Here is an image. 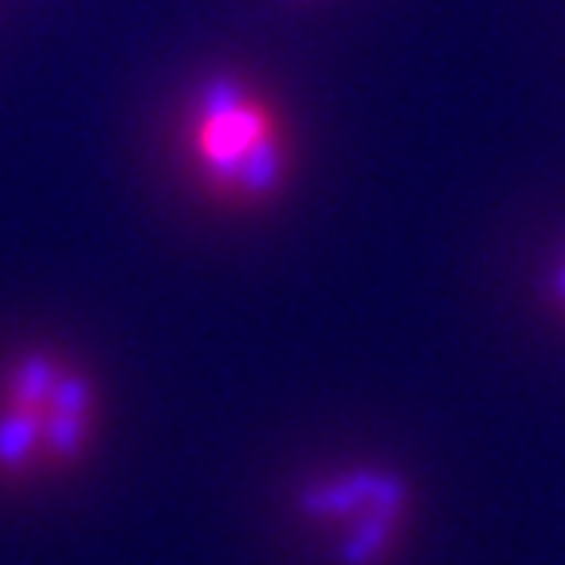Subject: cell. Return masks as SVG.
<instances>
[{"label":"cell","mask_w":565,"mask_h":565,"mask_svg":"<svg viewBox=\"0 0 565 565\" xmlns=\"http://www.w3.org/2000/svg\"><path fill=\"white\" fill-rule=\"evenodd\" d=\"M279 177H282V150L279 141H275V134H267L264 141H256V150L244 158L236 181L247 193H271L279 185Z\"/></svg>","instance_id":"obj_5"},{"label":"cell","mask_w":565,"mask_h":565,"mask_svg":"<svg viewBox=\"0 0 565 565\" xmlns=\"http://www.w3.org/2000/svg\"><path fill=\"white\" fill-rule=\"evenodd\" d=\"M63 381V370L47 358V353H32V358H24V362L17 365V373H12V397H17L20 408H40L52 405L55 388H60Z\"/></svg>","instance_id":"obj_3"},{"label":"cell","mask_w":565,"mask_h":565,"mask_svg":"<svg viewBox=\"0 0 565 565\" xmlns=\"http://www.w3.org/2000/svg\"><path fill=\"white\" fill-rule=\"evenodd\" d=\"M554 291H557V299H565V267L557 271V279H554Z\"/></svg>","instance_id":"obj_7"},{"label":"cell","mask_w":565,"mask_h":565,"mask_svg":"<svg viewBox=\"0 0 565 565\" xmlns=\"http://www.w3.org/2000/svg\"><path fill=\"white\" fill-rule=\"evenodd\" d=\"M385 530H388V514H373L370 522H362V530H358V534L342 546V562L345 565L373 562L377 550H381V542H385Z\"/></svg>","instance_id":"obj_6"},{"label":"cell","mask_w":565,"mask_h":565,"mask_svg":"<svg viewBox=\"0 0 565 565\" xmlns=\"http://www.w3.org/2000/svg\"><path fill=\"white\" fill-rule=\"evenodd\" d=\"M196 110H201L204 158L221 177L236 181L239 166H244L247 153L256 150V141H264L271 134L267 115L247 98V90L232 75L204 79L201 90H196Z\"/></svg>","instance_id":"obj_1"},{"label":"cell","mask_w":565,"mask_h":565,"mask_svg":"<svg viewBox=\"0 0 565 565\" xmlns=\"http://www.w3.org/2000/svg\"><path fill=\"white\" fill-rule=\"evenodd\" d=\"M44 436V420L35 408H12V413L0 416V463L4 468H17L32 456V448Z\"/></svg>","instance_id":"obj_4"},{"label":"cell","mask_w":565,"mask_h":565,"mask_svg":"<svg viewBox=\"0 0 565 565\" xmlns=\"http://www.w3.org/2000/svg\"><path fill=\"white\" fill-rule=\"evenodd\" d=\"M87 424H90V381L83 373H63L60 388L52 397V416H47L44 433L52 444L55 456L75 459L87 440Z\"/></svg>","instance_id":"obj_2"}]
</instances>
